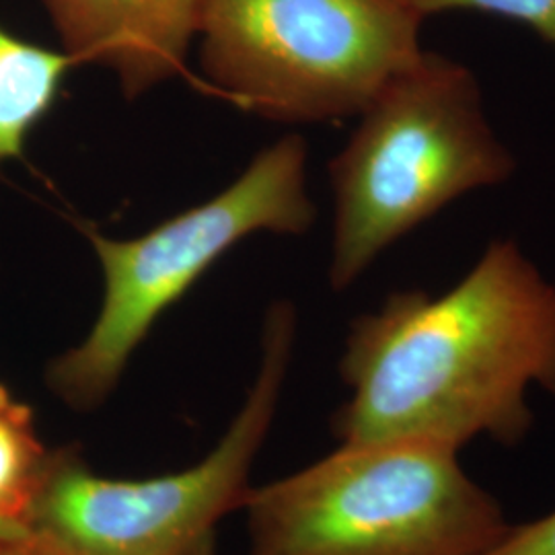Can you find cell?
Here are the masks:
<instances>
[{"instance_id":"cell-1","label":"cell","mask_w":555,"mask_h":555,"mask_svg":"<svg viewBox=\"0 0 555 555\" xmlns=\"http://www.w3.org/2000/svg\"><path fill=\"white\" fill-rule=\"evenodd\" d=\"M350 397L339 444L410 438L463 451L518 447L531 391L555 396V284L513 238H494L449 291L391 293L352 321L339 360Z\"/></svg>"},{"instance_id":"cell-2","label":"cell","mask_w":555,"mask_h":555,"mask_svg":"<svg viewBox=\"0 0 555 555\" xmlns=\"http://www.w3.org/2000/svg\"><path fill=\"white\" fill-rule=\"evenodd\" d=\"M358 116L354 134L330 163V284L337 293L447 206L516 171L476 73L437 52L426 50Z\"/></svg>"},{"instance_id":"cell-3","label":"cell","mask_w":555,"mask_h":555,"mask_svg":"<svg viewBox=\"0 0 555 555\" xmlns=\"http://www.w3.org/2000/svg\"><path fill=\"white\" fill-rule=\"evenodd\" d=\"M459 455L410 438L341 442L249 490L247 555H486L513 522Z\"/></svg>"},{"instance_id":"cell-4","label":"cell","mask_w":555,"mask_h":555,"mask_svg":"<svg viewBox=\"0 0 555 555\" xmlns=\"http://www.w3.org/2000/svg\"><path fill=\"white\" fill-rule=\"evenodd\" d=\"M307 159L305 139L288 134L256 155L215 198L140 237L121 241L85 227L103 270V300L87 337L46 366L52 396L75 412L98 410L160 315L233 245L258 231L307 233L318 217Z\"/></svg>"},{"instance_id":"cell-5","label":"cell","mask_w":555,"mask_h":555,"mask_svg":"<svg viewBox=\"0 0 555 555\" xmlns=\"http://www.w3.org/2000/svg\"><path fill=\"white\" fill-rule=\"evenodd\" d=\"M408 0H206L199 66L259 118H350L426 52Z\"/></svg>"},{"instance_id":"cell-6","label":"cell","mask_w":555,"mask_h":555,"mask_svg":"<svg viewBox=\"0 0 555 555\" xmlns=\"http://www.w3.org/2000/svg\"><path fill=\"white\" fill-rule=\"evenodd\" d=\"M297 341V309H268L258 378L217 447L181 472L144 479L95 474L52 453L27 529L60 555H185L249 494V472L278 412Z\"/></svg>"},{"instance_id":"cell-7","label":"cell","mask_w":555,"mask_h":555,"mask_svg":"<svg viewBox=\"0 0 555 555\" xmlns=\"http://www.w3.org/2000/svg\"><path fill=\"white\" fill-rule=\"evenodd\" d=\"M62 52L77 64H98L137 100L183 73L199 34L206 0H41Z\"/></svg>"},{"instance_id":"cell-8","label":"cell","mask_w":555,"mask_h":555,"mask_svg":"<svg viewBox=\"0 0 555 555\" xmlns=\"http://www.w3.org/2000/svg\"><path fill=\"white\" fill-rule=\"evenodd\" d=\"M75 62L0 25V173L25 159L34 130L56 107Z\"/></svg>"},{"instance_id":"cell-9","label":"cell","mask_w":555,"mask_h":555,"mask_svg":"<svg viewBox=\"0 0 555 555\" xmlns=\"http://www.w3.org/2000/svg\"><path fill=\"white\" fill-rule=\"evenodd\" d=\"M50 456L31 408L0 383V525L27 529Z\"/></svg>"},{"instance_id":"cell-10","label":"cell","mask_w":555,"mask_h":555,"mask_svg":"<svg viewBox=\"0 0 555 555\" xmlns=\"http://www.w3.org/2000/svg\"><path fill=\"white\" fill-rule=\"evenodd\" d=\"M428 20L442 13H483L516 21L555 50V0H408Z\"/></svg>"},{"instance_id":"cell-11","label":"cell","mask_w":555,"mask_h":555,"mask_svg":"<svg viewBox=\"0 0 555 555\" xmlns=\"http://www.w3.org/2000/svg\"><path fill=\"white\" fill-rule=\"evenodd\" d=\"M486 555H555V511L529 522H518Z\"/></svg>"},{"instance_id":"cell-12","label":"cell","mask_w":555,"mask_h":555,"mask_svg":"<svg viewBox=\"0 0 555 555\" xmlns=\"http://www.w3.org/2000/svg\"><path fill=\"white\" fill-rule=\"evenodd\" d=\"M0 555H60L43 537L25 529L0 533Z\"/></svg>"},{"instance_id":"cell-13","label":"cell","mask_w":555,"mask_h":555,"mask_svg":"<svg viewBox=\"0 0 555 555\" xmlns=\"http://www.w3.org/2000/svg\"><path fill=\"white\" fill-rule=\"evenodd\" d=\"M185 555H217V541H215V533L212 535L202 539L196 547H192Z\"/></svg>"},{"instance_id":"cell-14","label":"cell","mask_w":555,"mask_h":555,"mask_svg":"<svg viewBox=\"0 0 555 555\" xmlns=\"http://www.w3.org/2000/svg\"><path fill=\"white\" fill-rule=\"evenodd\" d=\"M15 531H25L23 527H7V525H0V533H15Z\"/></svg>"}]
</instances>
